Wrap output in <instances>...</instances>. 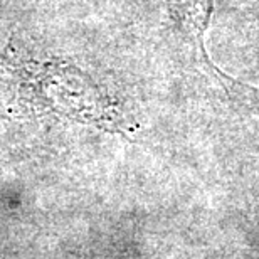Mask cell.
Instances as JSON below:
<instances>
[{
    "label": "cell",
    "mask_w": 259,
    "mask_h": 259,
    "mask_svg": "<svg viewBox=\"0 0 259 259\" xmlns=\"http://www.w3.org/2000/svg\"><path fill=\"white\" fill-rule=\"evenodd\" d=\"M174 29L189 44L195 64L212 82L221 86L232 103L241 106H259V90L237 81L210 61L205 49V32L214 15L215 0H165Z\"/></svg>",
    "instance_id": "cell-1"
}]
</instances>
